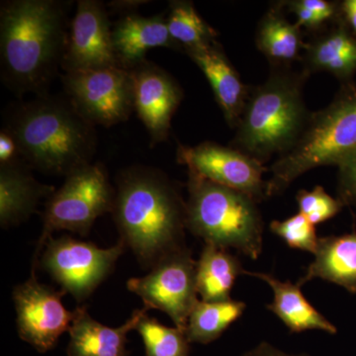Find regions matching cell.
Listing matches in <instances>:
<instances>
[{"label":"cell","instance_id":"1","mask_svg":"<svg viewBox=\"0 0 356 356\" xmlns=\"http://www.w3.org/2000/svg\"><path fill=\"white\" fill-rule=\"evenodd\" d=\"M67 7L57 0L1 2L0 70L2 83L14 95L48 93L67 49Z\"/></svg>","mask_w":356,"mask_h":356},{"label":"cell","instance_id":"2","mask_svg":"<svg viewBox=\"0 0 356 356\" xmlns=\"http://www.w3.org/2000/svg\"><path fill=\"white\" fill-rule=\"evenodd\" d=\"M120 241L152 268L185 245L186 201L165 172L135 165L117 178L113 210Z\"/></svg>","mask_w":356,"mask_h":356},{"label":"cell","instance_id":"3","mask_svg":"<svg viewBox=\"0 0 356 356\" xmlns=\"http://www.w3.org/2000/svg\"><path fill=\"white\" fill-rule=\"evenodd\" d=\"M2 130L17 145L30 168L69 175L89 165L97 147L95 126L72 106L67 96H36L7 110Z\"/></svg>","mask_w":356,"mask_h":356},{"label":"cell","instance_id":"4","mask_svg":"<svg viewBox=\"0 0 356 356\" xmlns=\"http://www.w3.org/2000/svg\"><path fill=\"white\" fill-rule=\"evenodd\" d=\"M308 77L302 70L271 67L266 83L252 86L229 146L264 165L289 152L310 120L303 97Z\"/></svg>","mask_w":356,"mask_h":356},{"label":"cell","instance_id":"5","mask_svg":"<svg viewBox=\"0 0 356 356\" xmlns=\"http://www.w3.org/2000/svg\"><path fill=\"white\" fill-rule=\"evenodd\" d=\"M356 153V84H341L325 108L312 113L295 146L270 168L266 197L280 195L304 173L325 165H341Z\"/></svg>","mask_w":356,"mask_h":356},{"label":"cell","instance_id":"6","mask_svg":"<svg viewBox=\"0 0 356 356\" xmlns=\"http://www.w3.org/2000/svg\"><path fill=\"white\" fill-rule=\"evenodd\" d=\"M186 228L205 243L257 261L264 248L259 203L242 192L188 172Z\"/></svg>","mask_w":356,"mask_h":356},{"label":"cell","instance_id":"7","mask_svg":"<svg viewBox=\"0 0 356 356\" xmlns=\"http://www.w3.org/2000/svg\"><path fill=\"white\" fill-rule=\"evenodd\" d=\"M115 189L102 163H89L65 177L64 184L47 199L43 229L33 257L35 274L39 257L51 234L69 231L86 236L97 218L112 212Z\"/></svg>","mask_w":356,"mask_h":356},{"label":"cell","instance_id":"8","mask_svg":"<svg viewBox=\"0 0 356 356\" xmlns=\"http://www.w3.org/2000/svg\"><path fill=\"white\" fill-rule=\"evenodd\" d=\"M126 248L122 241L102 248L72 236H50L39 262L63 291L83 302L106 280Z\"/></svg>","mask_w":356,"mask_h":356},{"label":"cell","instance_id":"9","mask_svg":"<svg viewBox=\"0 0 356 356\" xmlns=\"http://www.w3.org/2000/svg\"><path fill=\"white\" fill-rule=\"evenodd\" d=\"M196 268L191 250L180 248L163 257L147 275L129 280L127 288L142 299L145 308L163 312L185 332L199 301Z\"/></svg>","mask_w":356,"mask_h":356},{"label":"cell","instance_id":"10","mask_svg":"<svg viewBox=\"0 0 356 356\" xmlns=\"http://www.w3.org/2000/svg\"><path fill=\"white\" fill-rule=\"evenodd\" d=\"M65 96L93 126L108 128L135 111L130 72L121 67L76 70L60 76Z\"/></svg>","mask_w":356,"mask_h":356},{"label":"cell","instance_id":"11","mask_svg":"<svg viewBox=\"0 0 356 356\" xmlns=\"http://www.w3.org/2000/svg\"><path fill=\"white\" fill-rule=\"evenodd\" d=\"M177 161L187 166L188 172L235 189L254 199L266 200V166L233 147L204 142L195 147L178 145Z\"/></svg>","mask_w":356,"mask_h":356},{"label":"cell","instance_id":"12","mask_svg":"<svg viewBox=\"0 0 356 356\" xmlns=\"http://www.w3.org/2000/svg\"><path fill=\"white\" fill-rule=\"evenodd\" d=\"M65 294L40 283L35 274L13 289L18 334L39 353L53 350L60 336L70 331L74 311L65 309Z\"/></svg>","mask_w":356,"mask_h":356},{"label":"cell","instance_id":"13","mask_svg":"<svg viewBox=\"0 0 356 356\" xmlns=\"http://www.w3.org/2000/svg\"><path fill=\"white\" fill-rule=\"evenodd\" d=\"M120 67L115 55L112 28L102 2L79 0L70 23L69 39L62 70H76Z\"/></svg>","mask_w":356,"mask_h":356},{"label":"cell","instance_id":"14","mask_svg":"<svg viewBox=\"0 0 356 356\" xmlns=\"http://www.w3.org/2000/svg\"><path fill=\"white\" fill-rule=\"evenodd\" d=\"M129 72L135 111L151 137L152 146H156L168 140L172 117L182 102L184 91L168 72L149 60Z\"/></svg>","mask_w":356,"mask_h":356},{"label":"cell","instance_id":"15","mask_svg":"<svg viewBox=\"0 0 356 356\" xmlns=\"http://www.w3.org/2000/svg\"><path fill=\"white\" fill-rule=\"evenodd\" d=\"M184 51L207 77L225 120L229 127L236 129L252 86L243 83L218 41Z\"/></svg>","mask_w":356,"mask_h":356},{"label":"cell","instance_id":"16","mask_svg":"<svg viewBox=\"0 0 356 356\" xmlns=\"http://www.w3.org/2000/svg\"><path fill=\"white\" fill-rule=\"evenodd\" d=\"M301 62V70L308 76L314 72H329L341 84L353 83L356 74V35L339 17L306 43Z\"/></svg>","mask_w":356,"mask_h":356},{"label":"cell","instance_id":"17","mask_svg":"<svg viewBox=\"0 0 356 356\" xmlns=\"http://www.w3.org/2000/svg\"><path fill=\"white\" fill-rule=\"evenodd\" d=\"M112 42L119 65L128 70L146 60V54L152 49L184 51L170 36L163 15L143 17L126 14L112 28Z\"/></svg>","mask_w":356,"mask_h":356},{"label":"cell","instance_id":"18","mask_svg":"<svg viewBox=\"0 0 356 356\" xmlns=\"http://www.w3.org/2000/svg\"><path fill=\"white\" fill-rule=\"evenodd\" d=\"M147 311L145 307L138 309L125 324L110 327L91 317L86 307H79L70 327L67 356H129L128 334Z\"/></svg>","mask_w":356,"mask_h":356},{"label":"cell","instance_id":"19","mask_svg":"<svg viewBox=\"0 0 356 356\" xmlns=\"http://www.w3.org/2000/svg\"><path fill=\"white\" fill-rule=\"evenodd\" d=\"M55 187L42 184L30 168L17 161L0 165V225L2 228L24 222L48 199Z\"/></svg>","mask_w":356,"mask_h":356},{"label":"cell","instance_id":"20","mask_svg":"<svg viewBox=\"0 0 356 356\" xmlns=\"http://www.w3.org/2000/svg\"><path fill=\"white\" fill-rule=\"evenodd\" d=\"M243 275L252 276L269 285L273 292V301L267 304L266 309L277 316L292 334L308 331L337 334L336 325L312 305L297 283L281 281L269 273L245 270Z\"/></svg>","mask_w":356,"mask_h":356},{"label":"cell","instance_id":"21","mask_svg":"<svg viewBox=\"0 0 356 356\" xmlns=\"http://www.w3.org/2000/svg\"><path fill=\"white\" fill-rule=\"evenodd\" d=\"M314 261L297 284L303 287L314 280H322L356 294V232L318 238Z\"/></svg>","mask_w":356,"mask_h":356},{"label":"cell","instance_id":"22","mask_svg":"<svg viewBox=\"0 0 356 356\" xmlns=\"http://www.w3.org/2000/svg\"><path fill=\"white\" fill-rule=\"evenodd\" d=\"M255 44L271 67H290L292 63L301 60L306 44L301 28L287 19L281 2L274 3L262 16Z\"/></svg>","mask_w":356,"mask_h":356},{"label":"cell","instance_id":"23","mask_svg":"<svg viewBox=\"0 0 356 356\" xmlns=\"http://www.w3.org/2000/svg\"><path fill=\"white\" fill-rule=\"evenodd\" d=\"M243 273L245 269L236 255L225 248L205 243L196 268L198 295L206 302L231 300L236 281Z\"/></svg>","mask_w":356,"mask_h":356},{"label":"cell","instance_id":"24","mask_svg":"<svg viewBox=\"0 0 356 356\" xmlns=\"http://www.w3.org/2000/svg\"><path fill=\"white\" fill-rule=\"evenodd\" d=\"M247 304L236 300L206 302L199 300L189 316L186 334L191 343L209 344L242 318Z\"/></svg>","mask_w":356,"mask_h":356},{"label":"cell","instance_id":"25","mask_svg":"<svg viewBox=\"0 0 356 356\" xmlns=\"http://www.w3.org/2000/svg\"><path fill=\"white\" fill-rule=\"evenodd\" d=\"M166 24L170 36L184 51L217 41L216 30L200 17L194 4L187 0L170 1Z\"/></svg>","mask_w":356,"mask_h":356},{"label":"cell","instance_id":"26","mask_svg":"<svg viewBox=\"0 0 356 356\" xmlns=\"http://www.w3.org/2000/svg\"><path fill=\"white\" fill-rule=\"evenodd\" d=\"M135 330L142 337L146 356H191V343L185 332L177 327L161 324L146 313Z\"/></svg>","mask_w":356,"mask_h":356},{"label":"cell","instance_id":"27","mask_svg":"<svg viewBox=\"0 0 356 356\" xmlns=\"http://www.w3.org/2000/svg\"><path fill=\"white\" fill-rule=\"evenodd\" d=\"M269 229L289 248L312 254H315L317 250L320 238L316 226L301 213H297L283 221L275 220L270 222Z\"/></svg>","mask_w":356,"mask_h":356},{"label":"cell","instance_id":"28","mask_svg":"<svg viewBox=\"0 0 356 356\" xmlns=\"http://www.w3.org/2000/svg\"><path fill=\"white\" fill-rule=\"evenodd\" d=\"M296 201L299 213L315 226L336 217L344 207L339 198L332 197L320 185L311 191H300L297 193Z\"/></svg>","mask_w":356,"mask_h":356},{"label":"cell","instance_id":"29","mask_svg":"<svg viewBox=\"0 0 356 356\" xmlns=\"http://www.w3.org/2000/svg\"><path fill=\"white\" fill-rule=\"evenodd\" d=\"M337 168V198L344 206L356 210V153Z\"/></svg>","mask_w":356,"mask_h":356},{"label":"cell","instance_id":"30","mask_svg":"<svg viewBox=\"0 0 356 356\" xmlns=\"http://www.w3.org/2000/svg\"><path fill=\"white\" fill-rule=\"evenodd\" d=\"M19 156L17 145L13 138L6 131L0 132V165L17 161Z\"/></svg>","mask_w":356,"mask_h":356},{"label":"cell","instance_id":"31","mask_svg":"<svg viewBox=\"0 0 356 356\" xmlns=\"http://www.w3.org/2000/svg\"><path fill=\"white\" fill-rule=\"evenodd\" d=\"M241 356H311L308 353H288L276 348L268 341H261Z\"/></svg>","mask_w":356,"mask_h":356},{"label":"cell","instance_id":"32","mask_svg":"<svg viewBox=\"0 0 356 356\" xmlns=\"http://www.w3.org/2000/svg\"><path fill=\"white\" fill-rule=\"evenodd\" d=\"M341 18L356 35V0H343L339 2Z\"/></svg>","mask_w":356,"mask_h":356},{"label":"cell","instance_id":"33","mask_svg":"<svg viewBox=\"0 0 356 356\" xmlns=\"http://www.w3.org/2000/svg\"><path fill=\"white\" fill-rule=\"evenodd\" d=\"M147 2L149 1H146V0H142V1L140 0H120V1L110 2L108 6L113 9H119V10L132 11Z\"/></svg>","mask_w":356,"mask_h":356}]
</instances>
